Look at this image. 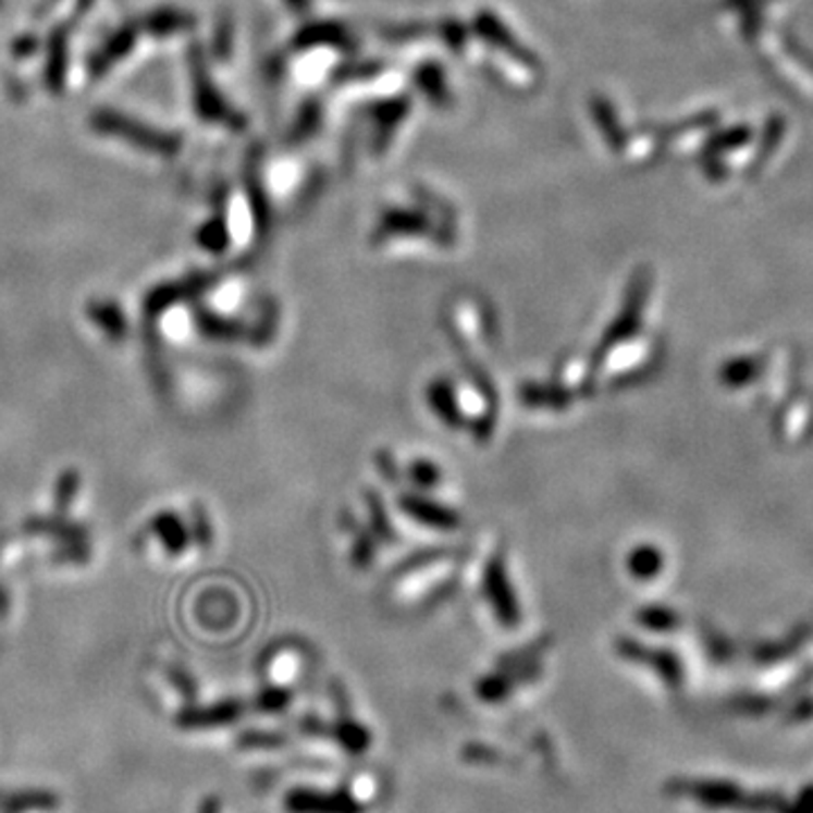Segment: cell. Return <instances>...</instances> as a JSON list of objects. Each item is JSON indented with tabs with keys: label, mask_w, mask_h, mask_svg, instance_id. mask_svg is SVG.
Instances as JSON below:
<instances>
[{
	"label": "cell",
	"mask_w": 813,
	"mask_h": 813,
	"mask_svg": "<svg viewBox=\"0 0 813 813\" xmlns=\"http://www.w3.org/2000/svg\"><path fill=\"white\" fill-rule=\"evenodd\" d=\"M199 813H220V800L218 798H206L201 802Z\"/></svg>",
	"instance_id": "52a82bcc"
},
{
	"label": "cell",
	"mask_w": 813,
	"mask_h": 813,
	"mask_svg": "<svg viewBox=\"0 0 813 813\" xmlns=\"http://www.w3.org/2000/svg\"><path fill=\"white\" fill-rule=\"evenodd\" d=\"M239 714H243V705L239 703H222L218 707L188 712L181 716V723H184V728H218L229 726Z\"/></svg>",
	"instance_id": "7a4b0ae2"
},
{
	"label": "cell",
	"mask_w": 813,
	"mask_h": 813,
	"mask_svg": "<svg viewBox=\"0 0 813 813\" xmlns=\"http://www.w3.org/2000/svg\"><path fill=\"white\" fill-rule=\"evenodd\" d=\"M59 806V800L48 791H21L3 800L5 813H35V811H52Z\"/></svg>",
	"instance_id": "3957f363"
},
{
	"label": "cell",
	"mask_w": 813,
	"mask_h": 813,
	"mask_svg": "<svg viewBox=\"0 0 813 813\" xmlns=\"http://www.w3.org/2000/svg\"><path fill=\"white\" fill-rule=\"evenodd\" d=\"M330 735H333L335 741L346 752H350V755H361V752H367L369 746H371L369 730L365 726H359V723L350 720V718L337 723L335 730H330Z\"/></svg>",
	"instance_id": "277c9868"
},
{
	"label": "cell",
	"mask_w": 813,
	"mask_h": 813,
	"mask_svg": "<svg viewBox=\"0 0 813 813\" xmlns=\"http://www.w3.org/2000/svg\"><path fill=\"white\" fill-rule=\"evenodd\" d=\"M283 743L285 739L281 735H260V732H249L239 739V746H247V748H279Z\"/></svg>",
	"instance_id": "8992f818"
},
{
	"label": "cell",
	"mask_w": 813,
	"mask_h": 813,
	"mask_svg": "<svg viewBox=\"0 0 813 813\" xmlns=\"http://www.w3.org/2000/svg\"><path fill=\"white\" fill-rule=\"evenodd\" d=\"M290 703V694L283 689H269L260 697V710L264 712H283Z\"/></svg>",
	"instance_id": "5b68a950"
},
{
	"label": "cell",
	"mask_w": 813,
	"mask_h": 813,
	"mask_svg": "<svg viewBox=\"0 0 813 813\" xmlns=\"http://www.w3.org/2000/svg\"><path fill=\"white\" fill-rule=\"evenodd\" d=\"M283 804L287 813H367V804L346 789L321 791L296 787L287 791Z\"/></svg>",
	"instance_id": "6da1fadb"
}]
</instances>
